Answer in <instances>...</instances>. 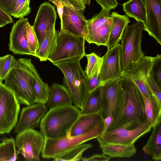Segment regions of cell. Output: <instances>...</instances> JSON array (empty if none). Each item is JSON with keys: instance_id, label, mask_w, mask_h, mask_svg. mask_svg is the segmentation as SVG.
Returning <instances> with one entry per match:
<instances>
[{"instance_id": "obj_1", "label": "cell", "mask_w": 161, "mask_h": 161, "mask_svg": "<svg viewBox=\"0 0 161 161\" xmlns=\"http://www.w3.org/2000/svg\"><path fill=\"white\" fill-rule=\"evenodd\" d=\"M36 71L31 59L19 58L5 78L4 84L14 93L19 104L29 106L36 103L33 77Z\"/></svg>"}, {"instance_id": "obj_2", "label": "cell", "mask_w": 161, "mask_h": 161, "mask_svg": "<svg viewBox=\"0 0 161 161\" xmlns=\"http://www.w3.org/2000/svg\"><path fill=\"white\" fill-rule=\"evenodd\" d=\"M80 114L79 109L73 104L50 108L40 123V132L45 138L68 137L71 127Z\"/></svg>"}, {"instance_id": "obj_3", "label": "cell", "mask_w": 161, "mask_h": 161, "mask_svg": "<svg viewBox=\"0 0 161 161\" xmlns=\"http://www.w3.org/2000/svg\"><path fill=\"white\" fill-rule=\"evenodd\" d=\"M80 61L71 60L53 64L63 73V85L68 92L72 103L81 109L89 92L88 78Z\"/></svg>"}, {"instance_id": "obj_4", "label": "cell", "mask_w": 161, "mask_h": 161, "mask_svg": "<svg viewBox=\"0 0 161 161\" xmlns=\"http://www.w3.org/2000/svg\"><path fill=\"white\" fill-rule=\"evenodd\" d=\"M120 80L125 94V109L122 119L114 128L134 129L147 121L144 102L141 92L131 80L122 77Z\"/></svg>"}, {"instance_id": "obj_5", "label": "cell", "mask_w": 161, "mask_h": 161, "mask_svg": "<svg viewBox=\"0 0 161 161\" xmlns=\"http://www.w3.org/2000/svg\"><path fill=\"white\" fill-rule=\"evenodd\" d=\"M101 87L102 105L100 113L103 119L112 117V122L109 131L114 129L122 119L125 106V92L120 78L107 81Z\"/></svg>"}, {"instance_id": "obj_6", "label": "cell", "mask_w": 161, "mask_h": 161, "mask_svg": "<svg viewBox=\"0 0 161 161\" xmlns=\"http://www.w3.org/2000/svg\"><path fill=\"white\" fill-rule=\"evenodd\" d=\"M104 120L85 133L76 136L52 139L45 138L41 153L43 158H59L78 146L90 140L97 138L104 132Z\"/></svg>"}, {"instance_id": "obj_7", "label": "cell", "mask_w": 161, "mask_h": 161, "mask_svg": "<svg viewBox=\"0 0 161 161\" xmlns=\"http://www.w3.org/2000/svg\"><path fill=\"white\" fill-rule=\"evenodd\" d=\"M143 23L135 22L126 27L121 38L120 62L122 71L131 67L144 56L141 43Z\"/></svg>"}, {"instance_id": "obj_8", "label": "cell", "mask_w": 161, "mask_h": 161, "mask_svg": "<svg viewBox=\"0 0 161 161\" xmlns=\"http://www.w3.org/2000/svg\"><path fill=\"white\" fill-rule=\"evenodd\" d=\"M48 57L53 64L71 60H80L85 55V38L60 31Z\"/></svg>"}, {"instance_id": "obj_9", "label": "cell", "mask_w": 161, "mask_h": 161, "mask_svg": "<svg viewBox=\"0 0 161 161\" xmlns=\"http://www.w3.org/2000/svg\"><path fill=\"white\" fill-rule=\"evenodd\" d=\"M19 104L14 93L0 81V134L9 133L15 127Z\"/></svg>"}, {"instance_id": "obj_10", "label": "cell", "mask_w": 161, "mask_h": 161, "mask_svg": "<svg viewBox=\"0 0 161 161\" xmlns=\"http://www.w3.org/2000/svg\"><path fill=\"white\" fill-rule=\"evenodd\" d=\"M14 141L18 154H22L26 160H40L45 142V138L40 132L34 129L25 130L18 134Z\"/></svg>"}, {"instance_id": "obj_11", "label": "cell", "mask_w": 161, "mask_h": 161, "mask_svg": "<svg viewBox=\"0 0 161 161\" xmlns=\"http://www.w3.org/2000/svg\"><path fill=\"white\" fill-rule=\"evenodd\" d=\"M152 128L147 121L134 129H129L124 126L113 129L103 133L97 139L100 147L107 144L130 145Z\"/></svg>"}, {"instance_id": "obj_12", "label": "cell", "mask_w": 161, "mask_h": 161, "mask_svg": "<svg viewBox=\"0 0 161 161\" xmlns=\"http://www.w3.org/2000/svg\"><path fill=\"white\" fill-rule=\"evenodd\" d=\"M111 10L102 8L87 20L88 33L85 39L89 43L107 46L111 24Z\"/></svg>"}, {"instance_id": "obj_13", "label": "cell", "mask_w": 161, "mask_h": 161, "mask_svg": "<svg viewBox=\"0 0 161 161\" xmlns=\"http://www.w3.org/2000/svg\"><path fill=\"white\" fill-rule=\"evenodd\" d=\"M84 11L76 6L64 7L60 23V31L85 38L88 33L87 20Z\"/></svg>"}, {"instance_id": "obj_14", "label": "cell", "mask_w": 161, "mask_h": 161, "mask_svg": "<svg viewBox=\"0 0 161 161\" xmlns=\"http://www.w3.org/2000/svg\"><path fill=\"white\" fill-rule=\"evenodd\" d=\"M102 57L100 70L101 86L107 81L122 77L123 71L121 66L120 44L107 50Z\"/></svg>"}, {"instance_id": "obj_15", "label": "cell", "mask_w": 161, "mask_h": 161, "mask_svg": "<svg viewBox=\"0 0 161 161\" xmlns=\"http://www.w3.org/2000/svg\"><path fill=\"white\" fill-rule=\"evenodd\" d=\"M57 18L55 6L48 2L40 5L32 26L39 46L47 33L55 26Z\"/></svg>"}, {"instance_id": "obj_16", "label": "cell", "mask_w": 161, "mask_h": 161, "mask_svg": "<svg viewBox=\"0 0 161 161\" xmlns=\"http://www.w3.org/2000/svg\"><path fill=\"white\" fill-rule=\"evenodd\" d=\"M47 110L45 104L38 103L23 108L14 127V132L18 134L26 130L34 129L40 124Z\"/></svg>"}, {"instance_id": "obj_17", "label": "cell", "mask_w": 161, "mask_h": 161, "mask_svg": "<svg viewBox=\"0 0 161 161\" xmlns=\"http://www.w3.org/2000/svg\"><path fill=\"white\" fill-rule=\"evenodd\" d=\"M145 8L144 30L161 45V0H142Z\"/></svg>"}, {"instance_id": "obj_18", "label": "cell", "mask_w": 161, "mask_h": 161, "mask_svg": "<svg viewBox=\"0 0 161 161\" xmlns=\"http://www.w3.org/2000/svg\"><path fill=\"white\" fill-rule=\"evenodd\" d=\"M28 22L27 18H20L12 27L9 49L14 54L32 55L29 51L26 36V24Z\"/></svg>"}, {"instance_id": "obj_19", "label": "cell", "mask_w": 161, "mask_h": 161, "mask_svg": "<svg viewBox=\"0 0 161 161\" xmlns=\"http://www.w3.org/2000/svg\"><path fill=\"white\" fill-rule=\"evenodd\" d=\"M110 16L111 24L106 46L107 50L119 43L126 27L130 22L128 17L115 11L112 12Z\"/></svg>"}, {"instance_id": "obj_20", "label": "cell", "mask_w": 161, "mask_h": 161, "mask_svg": "<svg viewBox=\"0 0 161 161\" xmlns=\"http://www.w3.org/2000/svg\"><path fill=\"white\" fill-rule=\"evenodd\" d=\"M153 57L144 56L136 63L122 72V77L129 79L135 84L145 80L150 75Z\"/></svg>"}, {"instance_id": "obj_21", "label": "cell", "mask_w": 161, "mask_h": 161, "mask_svg": "<svg viewBox=\"0 0 161 161\" xmlns=\"http://www.w3.org/2000/svg\"><path fill=\"white\" fill-rule=\"evenodd\" d=\"M104 120L100 113L80 114L71 127L68 137L81 135L93 128Z\"/></svg>"}, {"instance_id": "obj_22", "label": "cell", "mask_w": 161, "mask_h": 161, "mask_svg": "<svg viewBox=\"0 0 161 161\" xmlns=\"http://www.w3.org/2000/svg\"><path fill=\"white\" fill-rule=\"evenodd\" d=\"M152 128V133L142 150L153 160L159 161L161 159V120Z\"/></svg>"}, {"instance_id": "obj_23", "label": "cell", "mask_w": 161, "mask_h": 161, "mask_svg": "<svg viewBox=\"0 0 161 161\" xmlns=\"http://www.w3.org/2000/svg\"><path fill=\"white\" fill-rule=\"evenodd\" d=\"M46 106L49 108L72 105L70 97L63 85L54 83L49 87Z\"/></svg>"}, {"instance_id": "obj_24", "label": "cell", "mask_w": 161, "mask_h": 161, "mask_svg": "<svg viewBox=\"0 0 161 161\" xmlns=\"http://www.w3.org/2000/svg\"><path fill=\"white\" fill-rule=\"evenodd\" d=\"M142 95L147 121L153 127L161 120V103L152 94L148 97Z\"/></svg>"}, {"instance_id": "obj_25", "label": "cell", "mask_w": 161, "mask_h": 161, "mask_svg": "<svg viewBox=\"0 0 161 161\" xmlns=\"http://www.w3.org/2000/svg\"><path fill=\"white\" fill-rule=\"evenodd\" d=\"M100 147L103 153L110 158H130L136 153L134 144L130 145L107 144Z\"/></svg>"}, {"instance_id": "obj_26", "label": "cell", "mask_w": 161, "mask_h": 161, "mask_svg": "<svg viewBox=\"0 0 161 161\" xmlns=\"http://www.w3.org/2000/svg\"><path fill=\"white\" fill-rule=\"evenodd\" d=\"M102 99L101 86L89 92L82 108L80 114L100 113L102 108Z\"/></svg>"}, {"instance_id": "obj_27", "label": "cell", "mask_w": 161, "mask_h": 161, "mask_svg": "<svg viewBox=\"0 0 161 161\" xmlns=\"http://www.w3.org/2000/svg\"><path fill=\"white\" fill-rule=\"evenodd\" d=\"M123 9L128 17L144 24L146 22V13L142 0H130L123 4Z\"/></svg>"}, {"instance_id": "obj_28", "label": "cell", "mask_w": 161, "mask_h": 161, "mask_svg": "<svg viewBox=\"0 0 161 161\" xmlns=\"http://www.w3.org/2000/svg\"><path fill=\"white\" fill-rule=\"evenodd\" d=\"M57 34L54 26L47 34L39 46L35 57L41 61L48 60L49 54L55 45Z\"/></svg>"}, {"instance_id": "obj_29", "label": "cell", "mask_w": 161, "mask_h": 161, "mask_svg": "<svg viewBox=\"0 0 161 161\" xmlns=\"http://www.w3.org/2000/svg\"><path fill=\"white\" fill-rule=\"evenodd\" d=\"M33 86L36 97V103L45 104L48 98L49 87L41 79L37 71L33 76Z\"/></svg>"}, {"instance_id": "obj_30", "label": "cell", "mask_w": 161, "mask_h": 161, "mask_svg": "<svg viewBox=\"0 0 161 161\" xmlns=\"http://www.w3.org/2000/svg\"><path fill=\"white\" fill-rule=\"evenodd\" d=\"M18 154L13 138H4L0 143V161H14Z\"/></svg>"}, {"instance_id": "obj_31", "label": "cell", "mask_w": 161, "mask_h": 161, "mask_svg": "<svg viewBox=\"0 0 161 161\" xmlns=\"http://www.w3.org/2000/svg\"><path fill=\"white\" fill-rule=\"evenodd\" d=\"M30 0H15L12 7L10 15L14 18L24 17L31 12Z\"/></svg>"}, {"instance_id": "obj_32", "label": "cell", "mask_w": 161, "mask_h": 161, "mask_svg": "<svg viewBox=\"0 0 161 161\" xmlns=\"http://www.w3.org/2000/svg\"><path fill=\"white\" fill-rule=\"evenodd\" d=\"M92 147L90 144H82L68 152L62 157L55 159V161H71L80 160L83 158V153L86 150Z\"/></svg>"}, {"instance_id": "obj_33", "label": "cell", "mask_w": 161, "mask_h": 161, "mask_svg": "<svg viewBox=\"0 0 161 161\" xmlns=\"http://www.w3.org/2000/svg\"><path fill=\"white\" fill-rule=\"evenodd\" d=\"M87 63L85 73L88 78H91L101 64L102 57H101L94 53L85 54Z\"/></svg>"}, {"instance_id": "obj_34", "label": "cell", "mask_w": 161, "mask_h": 161, "mask_svg": "<svg viewBox=\"0 0 161 161\" xmlns=\"http://www.w3.org/2000/svg\"><path fill=\"white\" fill-rule=\"evenodd\" d=\"M16 59L11 55L0 57V81L5 80L9 71L14 65Z\"/></svg>"}, {"instance_id": "obj_35", "label": "cell", "mask_w": 161, "mask_h": 161, "mask_svg": "<svg viewBox=\"0 0 161 161\" xmlns=\"http://www.w3.org/2000/svg\"><path fill=\"white\" fill-rule=\"evenodd\" d=\"M26 36L29 51L35 57L39 48V44L35 32L31 26L27 22L26 24Z\"/></svg>"}, {"instance_id": "obj_36", "label": "cell", "mask_w": 161, "mask_h": 161, "mask_svg": "<svg viewBox=\"0 0 161 161\" xmlns=\"http://www.w3.org/2000/svg\"><path fill=\"white\" fill-rule=\"evenodd\" d=\"M150 75L161 88V55L157 54L153 57Z\"/></svg>"}, {"instance_id": "obj_37", "label": "cell", "mask_w": 161, "mask_h": 161, "mask_svg": "<svg viewBox=\"0 0 161 161\" xmlns=\"http://www.w3.org/2000/svg\"><path fill=\"white\" fill-rule=\"evenodd\" d=\"M101 64L93 75L91 78H88V86L89 92L93 91L101 86L100 70Z\"/></svg>"}, {"instance_id": "obj_38", "label": "cell", "mask_w": 161, "mask_h": 161, "mask_svg": "<svg viewBox=\"0 0 161 161\" xmlns=\"http://www.w3.org/2000/svg\"><path fill=\"white\" fill-rule=\"evenodd\" d=\"M145 81L152 94L161 103V88L158 87L150 75L146 77Z\"/></svg>"}, {"instance_id": "obj_39", "label": "cell", "mask_w": 161, "mask_h": 161, "mask_svg": "<svg viewBox=\"0 0 161 161\" xmlns=\"http://www.w3.org/2000/svg\"><path fill=\"white\" fill-rule=\"evenodd\" d=\"M48 0L56 6L57 12L60 20V23L62 21V16L64 7L76 6L69 0Z\"/></svg>"}, {"instance_id": "obj_40", "label": "cell", "mask_w": 161, "mask_h": 161, "mask_svg": "<svg viewBox=\"0 0 161 161\" xmlns=\"http://www.w3.org/2000/svg\"><path fill=\"white\" fill-rule=\"evenodd\" d=\"M102 8L111 10L114 9L118 5L116 0H95Z\"/></svg>"}, {"instance_id": "obj_41", "label": "cell", "mask_w": 161, "mask_h": 161, "mask_svg": "<svg viewBox=\"0 0 161 161\" xmlns=\"http://www.w3.org/2000/svg\"><path fill=\"white\" fill-rule=\"evenodd\" d=\"M15 0H0V7L10 15L13 5Z\"/></svg>"}, {"instance_id": "obj_42", "label": "cell", "mask_w": 161, "mask_h": 161, "mask_svg": "<svg viewBox=\"0 0 161 161\" xmlns=\"http://www.w3.org/2000/svg\"><path fill=\"white\" fill-rule=\"evenodd\" d=\"M110 158L104 154L103 153L101 154H96L88 158H82L83 161H108L110 160Z\"/></svg>"}, {"instance_id": "obj_43", "label": "cell", "mask_w": 161, "mask_h": 161, "mask_svg": "<svg viewBox=\"0 0 161 161\" xmlns=\"http://www.w3.org/2000/svg\"><path fill=\"white\" fill-rule=\"evenodd\" d=\"M81 10L84 11L86 8V5L90 4L91 0H69Z\"/></svg>"}, {"instance_id": "obj_44", "label": "cell", "mask_w": 161, "mask_h": 161, "mask_svg": "<svg viewBox=\"0 0 161 161\" xmlns=\"http://www.w3.org/2000/svg\"><path fill=\"white\" fill-rule=\"evenodd\" d=\"M0 17L7 21L8 24L14 23L11 16L7 13L0 7Z\"/></svg>"}, {"instance_id": "obj_45", "label": "cell", "mask_w": 161, "mask_h": 161, "mask_svg": "<svg viewBox=\"0 0 161 161\" xmlns=\"http://www.w3.org/2000/svg\"><path fill=\"white\" fill-rule=\"evenodd\" d=\"M104 119V130L103 133L108 130L112 122V119L111 116H108Z\"/></svg>"}, {"instance_id": "obj_46", "label": "cell", "mask_w": 161, "mask_h": 161, "mask_svg": "<svg viewBox=\"0 0 161 161\" xmlns=\"http://www.w3.org/2000/svg\"><path fill=\"white\" fill-rule=\"evenodd\" d=\"M8 24L7 21L0 17V28L3 27Z\"/></svg>"}]
</instances>
